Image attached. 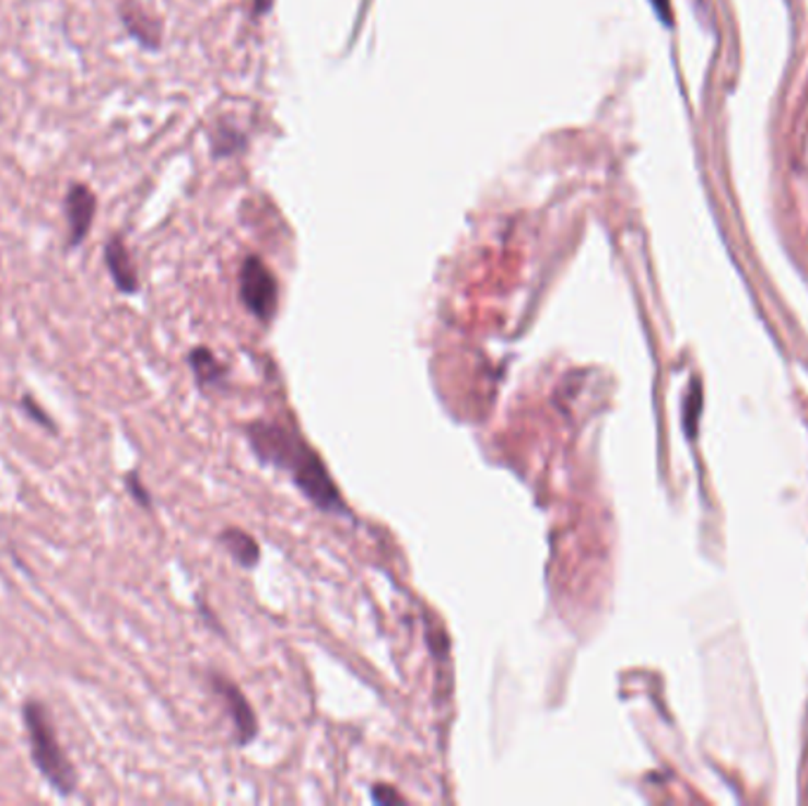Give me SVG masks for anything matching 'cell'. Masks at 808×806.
Here are the masks:
<instances>
[{
	"label": "cell",
	"instance_id": "13",
	"mask_svg": "<svg viewBox=\"0 0 808 806\" xmlns=\"http://www.w3.org/2000/svg\"><path fill=\"white\" fill-rule=\"evenodd\" d=\"M653 3H655V8H657V12H659V14H663V20H665V24H669V12H667V0H653Z\"/></svg>",
	"mask_w": 808,
	"mask_h": 806
},
{
	"label": "cell",
	"instance_id": "4",
	"mask_svg": "<svg viewBox=\"0 0 808 806\" xmlns=\"http://www.w3.org/2000/svg\"><path fill=\"white\" fill-rule=\"evenodd\" d=\"M65 220H67V252L79 248L93 230L97 215V195L91 185L69 183L65 195Z\"/></svg>",
	"mask_w": 808,
	"mask_h": 806
},
{
	"label": "cell",
	"instance_id": "11",
	"mask_svg": "<svg viewBox=\"0 0 808 806\" xmlns=\"http://www.w3.org/2000/svg\"><path fill=\"white\" fill-rule=\"evenodd\" d=\"M126 488L142 509L152 506V494L142 488V480L138 474H126Z\"/></svg>",
	"mask_w": 808,
	"mask_h": 806
},
{
	"label": "cell",
	"instance_id": "10",
	"mask_svg": "<svg viewBox=\"0 0 808 806\" xmlns=\"http://www.w3.org/2000/svg\"><path fill=\"white\" fill-rule=\"evenodd\" d=\"M22 409H24L28 419H34L36 423H40V427L46 429L48 433H57L55 421L46 412H43V407L32 398V395H22Z\"/></svg>",
	"mask_w": 808,
	"mask_h": 806
},
{
	"label": "cell",
	"instance_id": "5",
	"mask_svg": "<svg viewBox=\"0 0 808 806\" xmlns=\"http://www.w3.org/2000/svg\"><path fill=\"white\" fill-rule=\"evenodd\" d=\"M116 14H119L126 34L133 38L140 48L144 50L161 48V22L152 17L138 0H121L119 8H116Z\"/></svg>",
	"mask_w": 808,
	"mask_h": 806
},
{
	"label": "cell",
	"instance_id": "6",
	"mask_svg": "<svg viewBox=\"0 0 808 806\" xmlns=\"http://www.w3.org/2000/svg\"><path fill=\"white\" fill-rule=\"evenodd\" d=\"M105 266L112 274L116 289L126 293V296H133V293H138L140 274H138L136 260L133 256H130L121 234H112V237L105 242Z\"/></svg>",
	"mask_w": 808,
	"mask_h": 806
},
{
	"label": "cell",
	"instance_id": "3",
	"mask_svg": "<svg viewBox=\"0 0 808 806\" xmlns=\"http://www.w3.org/2000/svg\"><path fill=\"white\" fill-rule=\"evenodd\" d=\"M239 293L248 313L268 325L277 313V280L260 258L251 256L244 260L239 274Z\"/></svg>",
	"mask_w": 808,
	"mask_h": 806
},
{
	"label": "cell",
	"instance_id": "2",
	"mask_svg": "<svg viewBox=\"0 0 808 806\" xmlns=\"http://www.w3.org/2000/svg\"><path fill=\"white\" fill-rule=\"evenodd\" d=\"M22 712L36 769L40 771L43 779L50 783L55 793L69 797L73 790H77V773H73L71 761L65 755L60 740L55 736L46 705L38 700H26Z\"/></svg>",
	"mask_w": 808,
	"mask_h": 806
},
{
	"label": "cell",
	"instance_id": "7",
	"mask_svg": "<svg viewBox=\"0 0 808 806\" xmlns=\"http://www.w3.org/2000/svg\"><path fill=\"white\" fill-rule=\"evenodd\" d=\"M211 681H213L215 693L225 702V708L234 722V728H237L239 733V745L251 743L258 733V722H256L251 705H248V700L242 696V691L234 684L220 679V677H211Z\"/></svg>",
	"mask_w": 808,
	"mask_h": 806
},
{
	"label": "cell",
	"instance_id": "1",
	"mask_svg": "<svg viewBox=\"0 0 808 806\" xmlns=\"http://www.w3.org/2000/svg\"><path fill=\"white\" fill-rule=\"evenodd\" d=\"M246 435L251 440V447L258 457L266 464L284 468L296 482V488L317 509L333 513V516H350L343 497L333 486L325 464H321L313 447L305 445V440L296 431L282 429L277 423L256 421L246 429Z\"/></svg>",
	"mask_w": 808,
	"mask_h": 806
},
{
	"label": "cell",
	"instance_id": "12",
	"mask_svg": "<svg viewBox=\"0 0 808 806\" xmlns=\"http://www.w3.org/2000/svg\"><path fill=\"white\" fill-rule=\"evenodd\" d=\"M372 799L376 804H398V802H405L402 795L395 793V790L390 785H374L372 787Z\"/></svg>",
	"mask_w": 808,
	"mask_h": 806
},
{
	"label": "cell",
	"instance_id": "9",
	"mask_svg": "<svg viewBox=\"0 0 808 806\" xmlns=\"http://www.w3.org/2000/svg\"><path fill=\"white\" fill-rule=\"evenodd\" d=\"M187 362H189V366H192V372H195V378L199 381V386H203V388L206 386H215V384H220V381H223L227 376L225 366L215 360V355L211 353L209 348H195L192 353H189Z\"/></svg>",
	"mask_w": 808,
	"mask_h": 806
},
{
	"label": "cell",
	"instance_id": "8",
	"mask_svg": "<svg viewBox=\"0 0 808 806\" xmlns=\"http://www.w3.org/2000/svg\"><path fill=\"white\" fill-rule=\"evenodd\" d=\"M220 545H223L232 559L244 568H254L260 559L258 541L251 535L239 530V527H227V530L220 533Z\"/></svg>",
	"mask_w": 808,
	"mask_h": 806
}]
</instances>
